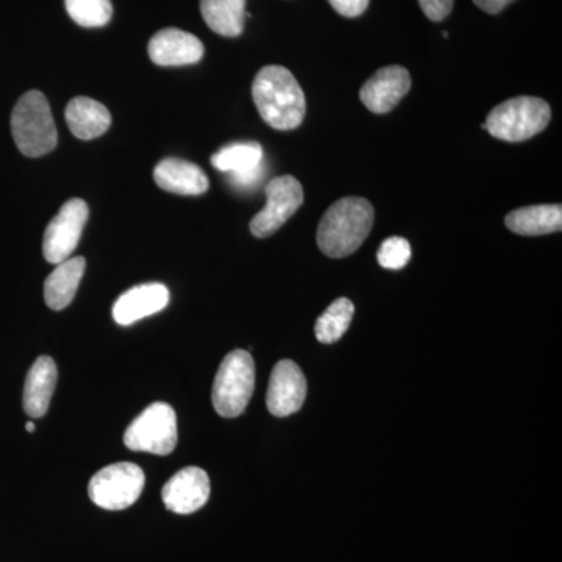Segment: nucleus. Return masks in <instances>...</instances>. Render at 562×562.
<instances>
[{"label": "nucleus", "mask_w": 562, "mask_h": 562, "mask_svg": "<svg viewBox=\"0 0 562 562\" xmlns=\"http://www.w3.org/2000/svg\"><path fill=\"white\" fill-rule=\"evenodd\" d=\"M57 380V364L50 357H40L33 362L27 379H25L24 395H22V405H24V412L29 417L40 419V417L46 416Z\"/></svg>", "instance_id": "nucleus-16"}, {"label": "nucleus", "mask_w": 562, "mask_h": 562, "mask_svg": "<svg viewBox=\"0 0 562 562\" xmlns=\"http://www.w3.org/2000/svg\"><path fill=\"white\" fill-rule=\"evenodd\" d=\"M375 211L362 198H344L333 203L317 227V246L330 258L355 254L372 231Z\"/></svg>", "instance_id": "nucleus-2"}, {"label": "nucleus", "mask_w": 562, "mask_h": 562, "mask_svg": "<svg viewBox=\"0 0 562 562\" xmlns=\"http://www.w3.org/2000/svg\"><path fill=\"white\" fill-rule=\"evenodd\" d=\"M168 288L162 283L138 284L121 295L113 305V319L122 327L162 312L169 305Z\"/></svg>", "instance_id": "nucleus-13"}, {"label": "nucleus", "mask_w": 562, "mask_h": 562, "mask_svg": "<svg viewBox=\"0 0 562 562\" xmlns=\"http://www.w3.org/2000/svg\"><path fill=\"white\" fill-rule=\"evenodd\" d=\"M65 117L72 135L83 140L99 138L111 125L109 109L90 98L72 99L66 106Z\"/></svg>", "instance_id": "nucleus-18"}, {"label": "nucleus", "mask_w": 562, "mask_h": 562, "mask_svg": "<svg viewBox=\"0 0 562 562\" xmlns=\"http://www.w3.org/2000/svg\"><path fill=\"white\" fill-rule=\"evenodd\" d=\"M70 20L81 27H103L113 16L111 0H65Z\"/></svg>", "instance_id": "nucleus-23"}, {"label": "nucleus", "mask_w": 562, "mask_h": 562, "mask_svg": "<svg viewBox=\"0 0 562 562\" xmlns=\"http://www.w3.org/2000/svg\"><path fill=\"white\" fill-rule=\"evenodd\" d=\"M146 475L133 462H114L92 476L88 495L91 502L106 512L131 508L140 497Z\"/></svg>", "instance_id": "nucleus-7"}, {"label": "nucleus", "mask_w": 562, "mask_h": 562, "mask_svg": "<svg viewBox=\"0 0 562 562\" xmlns=\"http://www.w3.org/2000/svg\"><path fill=\"white\" fill-rule=\"evenodd\" d=\"M11 133L22 155L38 158L57 147L58 133L49 101L40 91H29L11 113Z\"/></svg>", "instance_id": "nucleus-3"}, {"label": "nucleus", "mask_w": 562, "mask_h": 562, "mask_svg": "<svg viewBox=\"0 0 562 562\" xmlns=\"http://www.w3.org/2000/svg\"><path fill=\"white\" fill-rule=\"evenodd\" d=\"M87 260L83 257L69 258L60 262L44 283V301L54 312L68 308L76 297L83 279Z\"/></svg>", "instance_id": "nucleus-17"}, {"label": "nucleus", "mask_w": 562, "mask_h": 562, "mask_svg": "<svg viewBox=\"0 0 562 562\" xmlns=\"http://www.w3.org/2000/svg\"><path fill=\"white\" fill-rule=\"evenodd\" d=\"M211 165L228 176L255 171L265 165V151L258 143H235L222 147L211 157Z\"/></svg>", "instance_id": "nucleus-21"}, {"label": "nucleus", "mask_w": 562, "mask_h": 562, "mask_svg": "<svg viewBox=\"0 0 562 562\" xmlns=\"http://www.w3.org/2000/svg\"><path fill=\"white\" fill-rule=\"evenodd\" d=\"M512 2H514V0H473V3H475L479 9L490 14L501 13V11L505 10Z\"/></svg>", "instance_id": "nucleus-27"}, {"label": "nucleus", "mask_w": 562, "mask_h": 562, "mask_svg": "<svg viewBox=\"0 0 562 562\" xmlns=\"http://www.w3.org/2000/svg\"><path fill=\"white\" fill-rule=\"evenodd\" d=\"M412 90V76L402 66H386L362 85L361 102L375 114L390 113Z\"/></svg>", "instance_id": "nucleus-12"}, {"label": "nucleus", "mask_w": 562, "mask_h": 562, "mask_svg": "<svg viewBox=\"0 0 562 562\" xmlns=\"http://www.w3.org/2000/svg\"><path fill=\"white\" fill-rule=\"evenodd\" d=\"M205 54L202 41L180 29L155 33L149 43L150 60L158 66L195 65Z\"/></svg>", "instance_id": "nucleus-14"}, {"label": "nucleus", "mask_w": 562, "mask_h": 562, "mask_svg": "<svg viewBox=\"0 0 562 562\" xmlns=\"http://www.w3.org/2000/svg\"><path fill=\"white\" fill-rule=\"evenodd\" d=\"M266 206L250 222L257 238H268L294 216L303 203L301 181L292 176L276 177L266 184Z\"/></svg>", "instance_id": "nucleus-8"}, {"label": "nucleus", "mask_w": 562, "mask_h": 562, "mask_svg": "<svg viewBox=\"0 0 562 562\" xmlns=\"http://www.w3.org/2000/svg\"><path fill=\"white\" fill-rule=\"evenodd\" d=\"M247 0H201L203 21L217 35L235 38L241 35Z\"/></svg>", "instance_id": "nucleus-20"}, {"label": "nucleus", "mask_w": 562, "mask_h": 562, "mask_svg": "<svg viewBox=\"0 0 562 562\" xmlns=\"http://www.w3.org/2000/svg\"><path fill=\"white\" fill-rule=\"evenodd\" d=\"M25 430H27L29 432H35V424H33V422H27V424H25Z\"/></svg>", "instance_id": "nucleus-28"}, {"label": "nucleus", "mask_w": 562, "mask_h": 562, "mask_svg": "<svg viewBox=\"0 0 562 562\" xmlns=\"http://www.w3.org/2000/svg\"><path fill=\"white\" fill-rule=\"evenodd\" d=\"M425 16L432 22H441L452 13L454 0H417Z\"/></svg>", "instance_id": "nucleus-25"}, {"label": "nucleus", "mask_w": 562, "mask_h": 562, "mask_svg": "<svg viewBox=\"0 0 562 562\" xmlns=\"http://www.w3.org/2000/svg\"><path fill=\"white\" fill-rule=\"evenodd\" d=\"M154 180L161 190L179 195H202L210 188L209 177L203 169L179 158H166L158 162Z\"/></svg>", "instance_id": "nucleus-15"}, {"label": "nucleus", "mask_w": 562, "mask_h": 562, "mask_svg": "<svg viewBox=\"0 0 562 562\" xmlns=\"http://www.w3.org/2000/svg\"><path fill=\"white\" fill-rule=\"evenodd\" d=\"M255 390V361L247 350H233L221 362L213 384V406L227 419L241 416Z\"/></svg>", "instance_id": "nucleus-5"}, {"label": "nucleus", "mask_w": 562, "mask_h": 562, "mask_svg": "<svg viewBox=\"0 0 562 562\" xmlns=\"http://www.w3.org/2000/svg\"><path fill=\"white\" fill-rule=\"evenodd\" d=\"M328 2L341 16L357 18L368 10L371 0H328Z\"/></svg>", "instance_id": "nucleus-26"}, {"label": "nucleus", "mask_w": 562, "mask_h": 562, "mask_svg": "<svg viewBox=\"0 0 562 562\" xmlns=\"http://www.w3.org/2000/svg\"><path fill=\"white\" fill-rule=\"evenodd\" d=\"M506 227L522 236H542L562 231V206L532 205L514 210L506 216Z\"/></svg>", "instance_id": "nucleus-19"}, {"label": "nucleus", "mask_w": 562, "mask_h": 562, "mask_svg": "<svg viewBox=\"0 0 562 562\" xmlns=\"http://www.w3.org/2000/svg\"><path fill=\"white\" fill-rule=\"evenodd\" d=\"M179 441L177 416L171 405L151 403L124 432V443L133 452H146L166 457L176 450Z\"/></svg>", "instance_id": "nucleus-6"}, {"label": "nucleus", "mask_w": 562, "mask_h": 562, "mask_svg": "<svg viewBox=\"0 0 562 562\" xmlns=\"http://www.w3.org/2000/svg\"><path fill=\"white\" fill-rule=\"evenodd\" d=\"M355 306L349 299L339 297L325 310L316 322V338L322 344H333L342 338L353 319Z\"/></svg>", "instance_id": "nucleus-22"}, {"label": "nucleus", "mask_w": 562, "mask_h": 562, "mask_svg": "<svg viewBox=\"0 0 562 562\" xmlns=\"http://www.w3.org/2000/svg\"><path fill=\"white\" fill-rule=\"evenodd\" d=\"M211 483L209 473L201 468H184L162 486L161 497L169 512L192 514L209 502Z\"/></svg>", "instance_id": "nucleus-11"}, {"label": "nucleus", "mask_w": 562, "mask_h": 562, "mask_svg": "<svg viewBox=\"0 0 562 562\" xmlns=\"http://www.w3.org/2000/svg\"><path fill=\"white\" fill-rule=\"evenodd\" d=\"M376 258L382 268L401 271L412 260V246L401 236H391L380 246Z\"/></svg>", "instance_id": "nucleus-24"}, {"label": "nucleus", "mask_w": 562, "mask_h": 562, "mask_svg": "<svg viewBox=\"0 0 562 562\" xmlns=\"http://www.w3.org/2000/svg\"><path fill=\"white\" fill-rule=\"evenodd\" d=\"M306 379L302 369L291 360H281L269 380L266 405L276 417H288L301 412L306 398Z\"/></svg>", "instance_id": "nucleus-10"}, {"label": "nucleus", "mask_w": 562, "mask_h": 562, "mask_svg": "<svg viewBox=\"0 0 562 562\" xmlns=\"http://www.w3.org/2000/svg\"><path fill=\"white\" fill-rule=\"evenodd\" d=\"M90 217L88 203L81 199H70L47 225L43 239V254L50 265L69 260L79 246L81 233Z\"/></svg>", "instance_id": "nucleus-9"}, {"label": "nucleus", "mask_w": 562, "mask_h": 562, "mask_svg": "<svg viewBox=\"0 0 562 562\" xmlns=\"http://www.w3.org/2000/svg\"><path fill=\"white\" fill-rule=\"evenodd\" d=\"M550 120H552V109L549 103L543 99L522 95L495 106L487 114L482 128L490 132L494 138L520 143L546 131Z\"/></svg>", "instance_id": "nucleus-4"}, {"label": "nucleus", "mask_w": 562, "mask_h": 562, "mask_svg": "<svg viewBox=\"0 0 562 562\" xmlns=\"http://www.w3.org/2000/svg\"><path fill=\"white\" fill-rule=\"evenodd\" d=\"M251 95L262 121L276 131H294L305 120V94L283 66L262 68L251 85Z\"/></svg>", "instance_id": "nucleus-1"}]
</instances>
